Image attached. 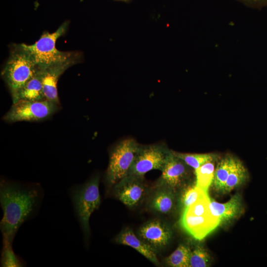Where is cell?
Listing matches in <instances>:
<instances>
[{
	"mask_svg": "<svg viewBox=\"0 0 267 267\" xmlns=\"http://www.w3.org/2000/svg\"><path fill=\"white\" fill-rule=\"evenodd\" d=\"M210 208L212 214L221 223L228 222L236 218L242 210L241 198L239 194L232 196L224 203H220L210 198Z\"/></svg>",
	"mask_w": 267,
	"mask_h": 267,
	"instance_id": "9a60e30c",
	"label": "cell"
},
{
	"mask_svg": "<svg viewBox=\"0 0 267 267\" xmlns=\"http://www.w3.org/2000/svg\"><path fill=\"white\" fill-rule=\"evenodd\" d=\"M171 154V150L164 143L140 144L128 175L144 178L150 171H162Z\"/></svg>",
	"mask_w": 267,
	"mask_h": 267,
	"instance_id": "8992f818",
	"label": "cell"
},
{
	"mask_svg": "<svg viewBox=\"0 0 267 267\" xmlns=\"http://www.w3.org/2000/svg\"><path fill=\"white\" fill-rule=\"evenodd\" d=\"M59 108L60 104L46 99L38 101L19 99L13 103L3 120L8 123L42 121L50 117Z\"/></svg>",
	"mask_w": 267,
	"mask_h": 267,
	"instance_id": "52a82bcc",
	"label": "cell"
},
{
	"mask_svg": "<svg viewBox=\"0 0 267 267\" xmlns=\"http://www.w3.org/2000/svg\"><path fill=\"white\" fill-rule=\"evenodd\" d=\"M12 243L2 239L1 266L3 267H23L25 264L13 251Z\"/></svg>",
	"mask_w": 267,
	"mask_h": 267,
	"instance_id": "603a6c76",
	"label": "cell"
},
{
	"mask_svg": "<svg viewBox=\"0 0 267 267\" xmlns=\"http://www.w3.org/2000/svg\"><path fill=\"white\" fill-rule=\"evenodd\" d=\"M190 249V267L208 266L210 259V255L202 245L196 244L192 249Z\"/></svg>",
	"mask_w": 267,
	"mask_h": 267,
	"instance_id": "cb8c5ba5",
	"label": "cell"
},
{
	"mask_svg": "<svg viewBox=\"0 0 267 267\" xmlns=\"http://www.w3.org/2000/svg\"><path fill=\"white\" fill-rule=\"evenodd\" d=\"M176 192L165 186H155L148 201V207L153 212L161 215L170 213L176 202Z\"/></svg>",
	"mask_w": 267,
	"mask_h": 267,
	"instance_id": "4fadbf2b",
	"label": "cell"
},
{
	"mask_svg": "<svg viewBox=\"0 0 267 267\" xmlns=\"http://www.w3.org/2000/svg\"><path fill=\"white\" fill-rule=\"evenodd\" d=\"M210 198L209 195L207 194L194 203L183 212L196 216L212 215L210 208Z\"/></svg>",
	"mask_w": 267,
	"mask_h": 267,
	"instance_id": "d4e9b609",
	"label": "cell"
},
{
	"mask_svg": "<svg viewBox=\"0 0 267 267\" xmlns=\"http://www.w3.org/2000/svg\"><path fill=\"white\" fill-rule=\"evenodd\" d=\"M248 174L242 163L236 159L224 185L223 193H227L242 184Z\"/></svg>",
	"mask_w": 267,
	"mask_h": 267,
	"instance_id": "ac0fdd59",
	"label": "cell"
},
{
	"mask_svg": "<svg viewBox=\"0 0 267 267\" xmlns=\"http://www.w3.org/2000/svg\"><path fill=\"white\" fill-rule=\"evenodd\" d=\"M121 0V1H129L130 0Z\"/></svg>",
	"mask_w": 267,
	"mask_h": 267,
	"instance_id": "4316f807",
	"label": "cell"
},
{
	"mask_svg": "<svg viewBox=\"0 0 267 267\" xmlns=\"http://www.w3.org/2000/svg\"><path fill=\"white\" fill-rule=\"evenodd\" d=\"M191 249L189 246L180 244L165 259L166 264L172 267H189Z\"/></svg>",
	"mask_w": 267,
	"mask_h": 267,
	"instance_id": "ffe728a7",
	"label": "cell"
},
{
	"mask_svg": "<svg viewBox=\"0 0 267 267\" xmlns=\"http://www.w3.org/2000/svg\"><path fill=\"white\" fill-rule=\"evenodd\" d=\"M45 99L42 82V71L38 67V69L35 74L20 90L17 100L25 99L38 101Z\"/></svg>",
	"mask_w": 267,
	"mask_h": 267,
	"instance_id": "2e32d148",
	"label": "cell"
},
{
	"mask_svg": "<svg viewBox=\"0 0 267 267\" xmlns=\"http://www.w3.org/2000/svg\"><path fill=\"white\" fill-rule=\"evenodd\" d=\"M115 242L134 248L155 265L159 264L156 252L139 237L136 236L132 229L127 227L122 230L116 237Z\"/></svg>",
	"mask_w": 267,
	"mask_h": 267,
	"instance_id": "5bb4252c",
	"label": "cell"
},
{
	"mask_svg": "<svg viewBox=\"0 0 267 267\" xmlns=\"http://www.w3.org/2000/svg\"><path fill=\"white\" fill-rule=\"evenodd\" d=\"M139 145L134 138H127L111 149L105 176L109 187L114 186L128 175Z\"/></svg>",
	"mask_w": 267,
	"mask_h": 267,
	"instance_id": "5b68a950",
	"label": "cell"
},
{
	"mask_svg": "<svg viewBox=\"0 0 267 267\" xmlns=\"http://www.w3.org/2000/svg\"><path fill=\"white\" fill-rule=\"evenodd\" d=\"M69 23L64 22L54 32H44L32 44H23L32 55L37 66L44 68L70 60L80 61V53L75 51H62L56 48V42L67 31Z\"/></svg>",
	"mask_w": 267,
	"mask_h": 267,
	"instance_id": "3957f363",
	"label": "cell"
},
{
	"mask_svg": "<svg viewBox=\"0 0 267 267\" xmlns=\"http://www.w3.org/2000/svg\"><path fill=\"white\" fill-rule=\"evenodd\" d=\"M138 233L139 237L156 252L166 246L172 236L170 227L158 219L144 223L139 228Z\"/></svg>",
	"mask_w": 267,
	"mask_h": 267,
	"instance_id": "30bf717a",
	"label": "cell"
},
{
	"mask_svg": "<svg viewBox=\"0 0 267 267\" xmlns=\"http://www.w3.org/2000/svg\"><path fill=\"white\" fill-rule=\"evenodd\" d=\"M78 61L76 60H70L41 68L42 71L44 95L47 100L60 104L57 90L58 81L61 75L68 68L76 64Z\"/></svg>",
	"mask_w": 267,
	"mask_h": 267,
	"instance_id": "7c38bea8",
	"label": "cell"
},
{
	"mask_svg": "<svg viewBox=\"0 0 267 267\" xmlns=\"http://www.w3.org/2000/svg\"><path fill=\"white\" fill-rule=\"evenodd\" d=\"M172 153L194 170L207 162L213 161L215 158L214 155L211 154L185 153L173 150Z\"/></svg>",
	"mask_w": 267,
	"mask_h": 267,
	"instance_id": "7402d4cb",
	"label": "cell"
},
{
	"mask_svg": "<svg viewBox=\"0 0 267 267\" xmlns=\"http://www.w3.org/2000/svg\"><path fill=\"white\" fill-rule=\"evenodd\" d=\"M38 69L32 55L23 44L13 45L1 76L10 92L13 103L25 84Z\"/></svg>",
	"mask_w": 267,
	"mask_h": 267,
	"instance_id": "7a4b0ae2",
	"label": "cell"
},
{
	"mask_svg": "<svg viewBox=\"0 0 267 267\" xmlns=\"http://www.w3.org/2000/svg\"><path fill=\"white\" fill-rule=\"evenodd\" d=\"M189 167L184 161L175 156L171 150L157 180L155 186H165L177 192V190L184 187L190 175Z\"/></svg>",
	"mask_w": 267,
	"mask_h": 267,
	"instance_id": "ba28073f",
	"label": "cell"
},
{
	"mask_svg": "<svg viewBox=\"0 0 267 267\" xmlns=\"http://www.w3.org/2000/svg\"><path fill=\"white\" fill-rule=\"evenodd\" d=\"M207 194H208V192L204 191L195 184L183 187L179 198V205L182 212Z\"/></svg>",
	"mask_w": 267,
	"mask_h": 267,
	"instance_id": "44dd1931",
	"label": "cell"
},
{
	"mask_svg": "<svg viewBox=\"0 0 267 267\" xmlns=\"http://www.w3.org/2000/svg\"><path fill=\"white\" fill-rule=\"evenodd\" d=\"M99 184V176L96 175L84 184L73 187L71 190L74 210L85 239L89 238L90 234V216L100 204Z\"/></svg>",
	"mask_w": 267,
	"mask_h": 267,
	"instance_id": "277c9868",
	"label": "cell"
},
{
	"mask_svg": "<svg viewBox=\"0 0 267 267\" xmlns=\"http://www.w3.org/2000/svg\"><path fill=\"white\" fill-rule=\"evenodd\" d=\"M182 227L197 240H202L220 224L219 220L213 214L196 216L182 212L180 220Z\"/></svg>",
	"mask_w": 267,
	"mask_h": 267,
	"instance_id": "8fae6325",
	"label": "cell"
},
{
	"mask_svg": "<svg viewBox=\"0 0 267 267\" xmlns=\"http://www.w3.org/2000/svg\"><path fill=\"white\" fill-rule=\"evenodd\" d=\"M252 7L261 8L267 6V0H237Z\"/></svg>",
	"mask_w": 267,
	"mask_h": 267,
	"instance_id": "484cf974",
	"label": "cell"
},
{
	"mask_svg": "<svg viewBox=\"0 0 267 267\" xmlns=\"http://www.w3.org/2000/svg\"><path fill=\"white\" fill-rule=\"evenodd\" d=\"M42 195V189L38 185L0 180V203L3 216L0 228L3 240L12 243L19 227L36 212Z\"/></svg>",
	"mask_w": 267,
	"mask_h": 267,
	"instance_id": "6da1fadb",
	"label": "cell"
},
{
	"mask_svg": "<svg viewBox=\"0 0 267 267\" xmlns=\"http://www.w3.org/2000/svg\"><path fill=\"white\" fill-rule=\"evenodd\" d=\"M213 161L207 162L194 170L196 177L195 184L207 192H208L209 187L213 180L215 168Z\"/></svg>",
	"mask_w": 267,
	"mask_h": 267,
	"instance_id": "d6986e66",
	"label": "cell"
},
{
	"mask_svg": "<svg viewBox=\"0 0 267 267\" xmlns=\"http://www.w3.org/2000/svg\"><path fill=\"white\" fill-rule=\"evenodd\" d=\"M235 160V158L228 157L218 163L215 169L212 182L216 191L222 192L224 184Z\"/></svg>",
	"mask_w": 267,
	"mask_h": 267,
	"instance_id": "e0dca14e",
	"label": "cell"
},
{
	"mask_svg": "<svg viewBox=\"0 0 267 267\" xmlns=\"http://www.w3.org/2000/svg\"><path fill=\"white\" fill-rule=\"evenodd\" d=\"M143 180L144 178L128 175L114 185L116 197L128 207L136 206L145 195L146 186Z\"/></svg>",
	"mask_w": 267,
	"mask_h": 267,
	"instance_id": "9c48e42d",
	"label": "cell"
}]
</instances>
